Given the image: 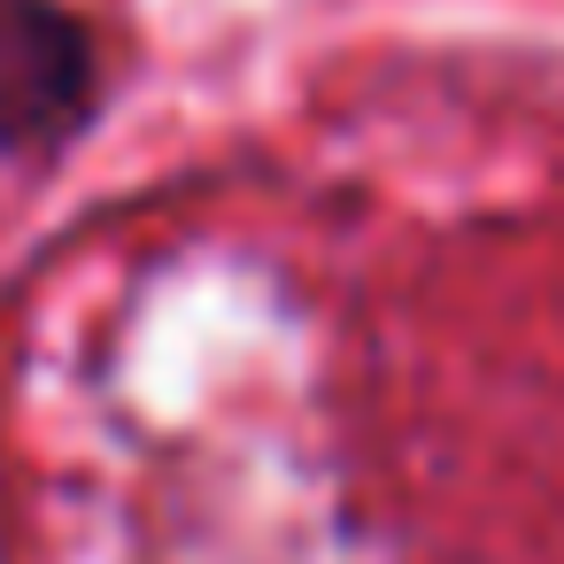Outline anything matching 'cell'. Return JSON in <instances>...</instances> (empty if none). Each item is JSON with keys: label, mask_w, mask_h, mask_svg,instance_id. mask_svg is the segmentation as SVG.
Listing matches in <instances>:
<instances>
[{"label": "cell", "mask_w": 564, "mask_h": 564, "mask_svg": "<svg viewBox=\"0 0 564 564\" xmlns=\"http://www.w3.org/2000/svg\"><path fill=\"white\" fill-rule=\"evenodd\" d=\"M101 109V47L70 0H0V155L47 163Z\"/></svg>", "instance_id": "obj_1"}]
</instances>
